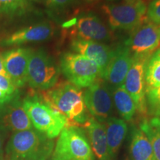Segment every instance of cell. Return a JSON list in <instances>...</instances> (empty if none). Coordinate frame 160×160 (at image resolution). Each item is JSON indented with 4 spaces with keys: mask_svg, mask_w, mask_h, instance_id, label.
<instances>
[{
    "mask_svg": "<svg viewBox=\"0 0 160 160\" xmlns=\"http://www.w3.org/2000/svg\"><path fill=\"white\" fill-rule=\"evenodd\" d=\"M42 97L53 108L64 115L69 125L83 127L91 117L85 104L83 92L69 82L57 83Z\"/></svg>",
    "mask_w": 160,
    "mask_h": 160,
    "instance_id": "cell-1",
    "label": "cell"
},
{
    "mask_svg": "<svg viewBox=\"0 0 160 160\" xmlns=\"http://www.w3.org/2000/svg\"><path fill=\"white\" fill-rule=\"evenodd\" d=\"M54 142L37 130L14 132L6 146L8 160H48Z\"/></svg>",
    "mask_w": 160,
    "mask_h": 160,
    "instance_id": "cell-2",
    "label": "cell"
},
{
    "mask_svg": "<svg viewBox=\"0 0 160 160\" xmlns=\"http://www.w3.org/2000/svg\"><path fill=\"white\" fill-rule=\"evenodd\" d=\"M22 102L35 129L49 139L57 137L68 126L65 116L47 102L42 95L29 94L22 100Z\"/></svg>",
    "mask_w": 160,
    "mask_h": 160,
    "instance_id": "cell-3",
    "label": "cell"
},
{
    "mask_svg": "<svg viewBox=\"0 0 160 160\" xmlns=\"http://www.w3.org/2000/svg\"><path fill=\"white\" fill-rule=\"evenodd\" d=\"M88 138L84 130L69 125L60 133L52 160H95Z\"/></svg>",
    "mask_w": 160,
    "mask_h": 160,
    "instance_id": "cell-4",
    "label": "cell"
},
{
    "mask_svg": "<svg viewBox=\"0 0 160 160\" xmlns=\"http://www.w3.org/2000/svg\"><path fill=\"white\" fill-rule=\"evenodd\" d=\"M59 66L43 49L32 51L28 67L27 83L32 88L48 91L57 85Z\"/></svg>",
    "mask_w": 160,
    "mask_h": 160,
    "instance_id": "cell-5",
    "label": "cell"
},
{
    "mask_svg": "<svg viewBox=\"0 0 160 160\" xmlns=\"http://www.w3.org/2000/svg\"><path fill=\"white\" fill-rule=\"evenodd\" d=\"M59 69L69 82L87 88L100 78L98 66L91 60L74 52H65L60 57Z\"/></svg>",
    "mask_w": 160,
    "mask_h": 160,
    "instance_id": "cell-6",
    "label": "cell"
},
{
    "mask_svg": "<svg viewBox=\"0 0 160 160\" xmlns=\"http://www.w3.org/2000/svg\"><path fill=\"white\" fill-rule=\"evenodd\" d=\"M102 8L113 31H134L147 19V7L143 0L122 5H105Z\"/></svg>",
    "mask_w": 160,
    "mask_h": 160,
    "instance_id": "cell-7",
    "label": "cell"
},
{
    "mask_svg": "<svg viewBox=\"0 0 160 160\" xmlns=\"http://www.w3.org/2000/svg\"><path fill=\"white\" fill-rule=\"evenodd\" d=\"M89 113L96 120L104 123L113 113V99L107 83L101 78L88 87L83 93Z\"/></svg>",
    "mask_w": 160,
    "mask_h": 160,
    "instance_id": "cell-8",
    "label": "cell"
},
{
    "mask_svg": "<svg viewBox=\"0 0 160 160\" xmlns=\"http://www.w3.org/2000/svg\"><path fill=\"white\" fill-rule=\"evenodd\" d=\"M151 54H133V62L126 75L124 86L134 102L137 111L145 117V70Z\"/></svg>",
    "mask_w": 160,
    "mask_h": 160,
    "instance_id": "cell-9",
    "label": "cell"
},
{
    "mask_svg": "<svg viewBox=\"0 0 160 160\" xmlns=\"http://www.w3.org/2000/svg\"><path fill=\"white\" fill-rule=\"evenodd\" d=\"M70 28V35L73 38L95 42H107L112 38L108 28L97 16L92 13L81 16L66 24Z\"/></svg>",
    "mask_w": 160,
    "mask_h": 160,
    "instance_id": "cell-10",
    "label": "cell"
},
{
    "mask_svg": "<svg viewBox=\"0 0 160 160\" xmlns=\"http://www.w3.org/2000/svg\"><path fill=\"white\" fill-rule=\"evenodd\" d=\"M133 54H152L160 46V25L145 20L125 41Z\"/></svg>",
    "mask_w": 160,
    "mask_h": 160,
    "instance_id": "cell-11",
    "label": "cell"
},
{
    "mask_svg": "<svg viewBox=\"0 0 160 160\" xmlns=\"http://www.w3.org/2000/svg\"><path fill=\"white\" fill-rule=\"evenodd\" d=\"M70 48L74 53L93 62L99 68L101 79L114 52V49L105 44L77 38L71 39Z\"/></svg>",
    "mask_w": 160,
    "mask_h": 160,
    "instance_id": "cell-12",
    "label": "cell"
},
{
    "mask_svg": "<svg viewBox=\"0 0 160 160\" xmlns=\"http://www.w3.org/2000/svg\"><path fill=\"white\" fill-rule=\"evenodd\" d=\"M133 53L125 45L114 48L113 55L102 77L111 88L124 85L125 77L133 62Z\"/></svg>",
    "mask_w": 160,
    "mask_h": 160,
    "instance_id": "cell-13",
    "label": "cell"
},
{
    "mask_svg": "<svg viewBox=\"0 0 160 160\" xmlns=\"http://www.w3.org/2000/svg\"><path fill=\"white\" fill-rule=\"evenodd\" d=\"M32 51L31 48H18L2 54L4 68L17 88L27 83L28 67Z\"/></svg>",
    "mask_w": 160,
    "mask_h": 160,
    "instance_id": "cell-14",
    "label": "cell"
},
{
    "mask_svg": "<svg viewBox=\"0 0 160 160\" xmlns=\"http://www.w3.org/2000/svg\"><path fill=\"white\" fill-rule=\"evenodd\" d=\"M0 125L13 132L33 129L31 119L24 108L19 93L8 102L0 106Z\"/></svg>",
    "mask_w": 160,
    "mask_h": 160,
    "instance_id": "cell-15",
    "label": "cell"
},
{
    "mask_svg": "<svg viewBox=\"0 0 160 160\" xmlns=\"http://www.w3.org/2000/svg\"><path fill=\"white\" fill-rule=\"evenodd\" d=\"M53 34V28L48 22H41L13 32L0 40L1 47H11L48 39Z\"/></svg>",
    "mask_w": 160,
    "mask_h": 160,
    "instance_id": "cell-16",
    "label": "cell"
},
{
    "mask_svg": "<svg viewBox=\"0 0 160 160\" xmlns=\"http://www.w3.org/2000/svg\"><path fill=\"white\" fill-rule=\"evenodd\" d=\"M83 127L87 132L90 145L97 159L112 160L108 146L105 125L91 117Z\"/></svg>",
    "mask_w": 160,
    "mask_h": 160,
    "instance_id": "cell-17",
    "label": "cell"
},
{
    "mask_svg": "<svg viewBox=\"0 0 160 160\" xmlns=\"http://www.w3.org/2000/svg\"><path fill=\"white\" fill-rule=\"evenodd\" d=\"M103 124L105 127L106 138L110 157L112 160H114L127 135V123L122 119L111 117L106 120Z\"/></svg>",
    "mask_w": 160,
    "mask_h": 160,
    "instance_id": "cell-18",
    "label": "cell"
},
{
    "mask_svg": "<svg viewBox=\"0 0 160 160\" xmlns=\"http://www.w3.org/2000/svg\"><path fill=\"white\" fill-rule=\"evenodd\" d=\"M130 136V159L154 160L151 144L139 126L133 125L131 128Z\"/></svg>",
    "mask_w": 160,
    "mask_h": 160,
    "instance_id": "cell-19",
    "label": "cell"
},
{
    "mask_svg": "<svg viewBox=\"0 0 160 160\" xmlns=\"http://www.w3.org/2000/svg\"><path fill=\"white\" fill-rule=\"evenodd\" d=\"M111 95L116 109L119 115L125 121H131L137 112V108L124 85L113 89Z\"/></svg>",
    "mask_w": 160,
    "mask_h": 160,
    "instance_id": "cell-20",
    "label": "cell"
},
{
    "mask_svg": "<svg viewBox=\"0 0 160 160\" xmlns=\"http://www.w3.org/2000/svg\"><path fill=\"white\" fill-rule=\"evenodd\" d=\"M151 144L154 160H160V118H144L139 124Z\"/></svg>",
    "mask_w": 160,
    "mask_h": 160,
    "instance_id": "cell-21",
    "label": "cell"
},
{
    "mask_svg": "<svg viewBox=\"0 0 160 160\" xmlns=\"http://www.w3.org/2000/svg\"><path fill=\"white\" fill-rule=\"evenodd\" d=\"M145 81L146 87L160 86V49L153 52L146 63Z\"/></svg>",
    "mask_w": 160,
    "mask_h": 160,
    "instance_id": "cell-22",
    "label": "cell"
},
{
    "mask_svg": "<svg viewBox=\"0 0 160 160\" xmlns=\"http://www.w3.org/2000/svg\"><path fill=\"white\" fill-rule=\"evenodd\" d=\"M145 104L147 115L160 118V86L158 88L146 87Z\"/></svg>",
    "mask_w": 160,
    "mask_h": 160,
    "instance_id": "cell-23",
    "label": "cell"
},
{
    "mask_svg": "<svg viewBox=\"0 0 160 160\" xmlns=\"http://www.w3.org/2000/svg\"><path fill=\"white\" fill-rule=\"evenodd\" d=\"M27 7L26 0H0V14H21L25 11Z\"/></svg>",
    "mask_w": 160,
    "mask_h": 160,
    "instance_id": "cell-24",
    "label": "cell"
},
{
    "mask_svg": "<svg viewBox=\"0 0 160 160\" xmlns=\"http://www.w3.org/2000/svg\"><path fill=\"white\" fill-rule=\"evenodd\" d=\"M147 19L148 21L160 25V0H153L147 10Z\"/></svg>",
    "mask_w": 160,
    "mask_h": 160,
    "instance_id": "cell-25",
    "label": "cell"
},
{
    "mask_svg": "<svg viewBox=\"0 0 160 160\" xmlns=\"http://www.w3.org/2000/svg\"><path fill=\"white\" fill-rule=\"evenodd\" d=\"M0 91L8 94H14L19 91L8 76L0 75Z\"/></svg>",
    "mask_w": 160,
    "mask_h": 160,
    "instance_id": "cell-26",
    "label": "cell"
},
{
    "mask_svg": "<svg viewBox=\"0 0 160 160\" xmlns=\"http://www.w3.org/2000/svg\"><path fill=\"white\" fill-rule=\"evenodd\" d=\"M73 0H45V4L50 8L60 9L71 5Z\"/></svg>",
    "mask_w": 160,
    "mask_h": 160,
    "instance_id": "cell-27",
    "label": "cell"
},
{
    "mask_svg": "<svg viewBox=\"0 0 160 160\" xmlns=\"http://www.w3.org/2000/svg\"><path fill=\"white\" fill-rule=\"evenodd\" d=\"M19 93V91L17 92L14 94H8V93H6L5 92L0 91V106L4 105V104L8 102L14 98L16 96L18 95Z\"/></svg>",
    "mask_w": 160,
    "mask_h": 160,
    "instance_id": "cell-28",
    "label": "cell"
},
{
    "mask_svg": "<svg viewBox=\"0 0 160 160\" xmlns=\"http://www.w3.org/2000/svg\"><path fill=\"white\" fill-rule=\"evenodd\" d=\"M6 134H7V130L2 125H0V160H2L3 157L4 142H5Z\"/></svg>",
    "mask_w": 160,
    "mask_h": 160,
    "instance_id": "cell-29",
    "label": "cell"
},
{
    "mask_svg": "<svg viewBox=\"0 0 160 160\" xmlns=\"http://www.w3.org/2000/svg\"><path fill=\"white\" fill-rule=\"evenodd\" d=\"M0 75L3 76H8L7 73H6L5 68H4L3 65V58H2V54L0 53Z\"/></svg>",
    "mask_w": 160,
    "mask_h": 160,
    "instance_id": "cell-30",
    "label": "cell"
},
{
    "mask_svg": "<svg viewBox=\"0 0 160 160\" xmlns=\"http://www.w3.org/2000/svg\"><path fill=\"white\" fill-rule=\"evenodd\" d=\"M125 3H134L137 2L139 1V0H125Z\"/></svg>",
    "mask_w": 160,
    "mask_h": 160,
    "instance_id": "cell-31",
    "label": "cell"
},
{
    "mask_svg": "<svg viewBox=\"0 0 160 160\" xmlns=\"http://www.w3.org/2000/svg\"><path fill=\"white\" fill-rule=\"evenodd\" d=\"M85 1L88 2H93L97 1V0H85Z\"/></svg>",
    "mask_w": 160,
    "mask_h": 160,
    "instance_id": "cell-32",
    "label": "cell"
},
{
    "mask_svg": "<svg viewBox=\"0 0 160 160\" xmlns=\"http://www.w3.org/2000/svg\"><path fill=\"white\" fill-rule=\"evenodd\" d=\"M107 1H113V0H107Z\"/></svg>",
    "mask_w": 160,
    "mask_h": 160,
    "instance_id": "cell-33",
    "label": "cell"
}]
</instances>
